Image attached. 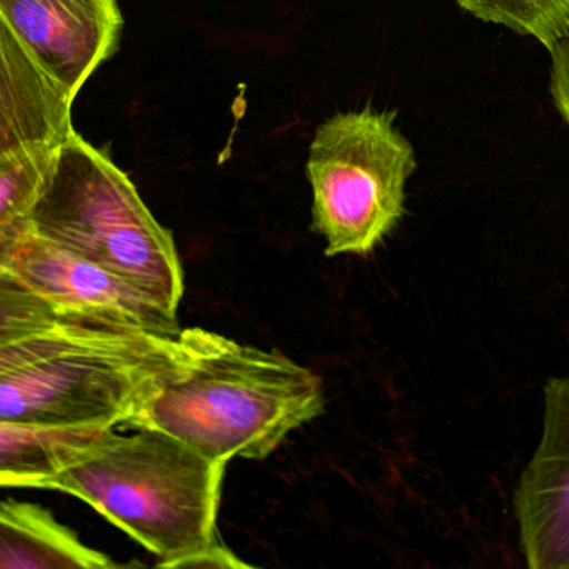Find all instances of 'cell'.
Here are the masks:
<instances>
[{"label":"cell","instance_id":"obj_1","mask_svg":"<svg viewBox=\"0 0 569 569\" xmlns=\"http://www.w3.org/2000/svg\"><path fill=\"white\" fill-rule=\"evenodd\" d=\"M176 351L178 336L62 311L0 276V421L126 426Z\"/></svg>","mask_w":569,"mask_h":569},{"label":"cell","instance_id":"obj_2","mask_svg":"<svg viewBox=\"0 0 569 569\" xmlns=\"http://www.w3.org/2000/svg\"><path fill=\"white\" fill-rule=\"evenodd\" d=\"M322 411V382L311 369L188 328L179 332L171 369L126 426L168 432L214 461H261Z\"/></svg>","mask_w":569,"mask_h":569},{"label":"cell","instance_id":"obj_3","mask_svg":"<svg viewBox=\"0 0 569 569\" xmlns=\"http://www.w3.org/2000/svg\"><path fill=\"white\" fill-rule=\"evenodd\" d=\"M226 466L168 432L111 428L41 489L88 502L171 568L218 541Z\"/></svg>","mask_w":569,"mask_h":569},{"label":"cell","instance_id":"obj_4","mask_svg":"<svg viewBox=\"0 0 569 569\" xmlns=\"http://www.w3.org/2000/svg\"><path fill=\"white\" fill-rule=\"evenodd\" d=\"M31 229L178 312L184 271L172 232L126 172L76 131L59 151Z\"/></svg>","mask_w":569,"mask_h":569},{"label":"cell","instance_id":"obj_5","mask_svg":"<svg viewBox=\"0 0 569 569\" xmlns=\"http://www.w3.org/2000/svg\"><path fill=\"white\" fill-rule=\"evenodd\" d=\"M396 118L398 111L365 108L339 112L316 131L306 172L326 256L369 254L405 218L418 162Z\"/></svg>","mask_w":569,"mask_h":569},{"label":"cell","instance_id":"obj_6","mask_svg":"<svg viewBox=\"0 0 569 569\" xmlns=\"http://www.w3.org/2000/svg\"><path fill=\"white\" fill-rule=\"evenodd\" d=\"M0 276L62 311L171 338L181 332L164 302L31 228L0 242Z\"/></svg>","mask_w":569,"mask_h":569},{"label":"cell","instance_id":"obj_7","mask_svg":"<svg viewBox=\"0 0 569 569\" xmlns=\"http://www.w3.org/2000/svg\"><path fill=\"white\" fill-rule=\"evenodd\" d=\"M0 22L78 98L92 74L118 52V0H0Z\"/></svg>","mask_w":569,"mask_h":569},{"label":"cell","instance_id":"obj_8","mask_svg":"<svg viewBox=\"0 0 569 569\" xmlns=\"http://www.w3.org/2000/svg\"><path fill=\"white\" fill-rule=\"evenodd\" d=\"M529 569H569V378L545 385L542 432L515 491Z\"/></svg>","mask_w":569,"mask_h":569},{"label":"cell","instance_id":"obj_9","mask_svg":"<svg viewBox=\"0 0 569 569\" xmlns=\"http://www.w3.org/2000/svg\"><path fill=\"white\" fill-rule=\"evenodd\" d=\"M72 102L68 89L0 22V152L61 148L74 132Z\"/></svg>","mask_w":569,"mask_h":569},{"label":"cell","instance_id":"obj_10","mask_svg":"<svg viewBox=\"0 0 569 569\" xmlns=\"http://www.w3.org/2000/svg\"><path fill=\"white\" fill-rule=\"evenodd\" d=\"M114 569L118 562L89 548L51 511L6 499L0 506V569Z\"/></svg>","mask_w":569,"mask_h":569},{"label":"cell","instance_id":"obj_11","mask_svg":"<svg viewBox=\"0 0 569 569\" xmlns=\"http://www.w3.org/2000/svg\"><path fill=\"white\" fill-rule=\"evenodd\" d=\"M111 426H38L0 421V485L42 488Z\"/></svg>","mask_w":569,"mask_h":569},{"label":"cell","instance_id":"obj_12","mask_svg":"<svg viewBox=\"0 0 569 569\" xmlns=\"http://www.w3.org/2000/svg\"><path fill=\"white\" fill-rule=\"evenodd\" d=\"M61 148L0 152V242L11 241L31 228L32 212Z\"/></svg>","mask_w":569,"mask_h":569},{"label":"cell","instance_id":"obj_13","mask_svg":"<svg viewBox=\"0 0 569 569\" xmlns=\"http://www.w3.org/2000/svg\"><path fill=\"white\" fill-rule=\"evenodd\" d=\"M488 24L532 38L551 52L569 36V0H452Z\"/></svg>","mask_w":569,"mask_h":569},{"label":"cell","instance_id":"obj_14","mask_svg":"<svg viewBox=\"0 0 569 569\" xmlns=\"http://www.w3.org/2000/svg\"><path fill=\"white\" fill-rule=\"evenodd\" d=\"M549 92L559 116L569 129V36L552 48Z\"/></svg>","mask_w":569,"mask_h":569},{"label":"cell","instance_id":"obj_15","mask_svg":"<svg viewBox=\"0 0 569 569\" xmlns=\"http://www.w3.org/2000/svg\"><path fill=\"white\" fill-rule=\"evenodd\" d=\"M171 568H198V569H231V568H248L252 566L249 562L239 559L228 546L221 545L219 541L199 549V551L191 552L184 558L178 559L172 562Z\"/></svg>","mask_w":569,"mask_h":569}]
</instances>
